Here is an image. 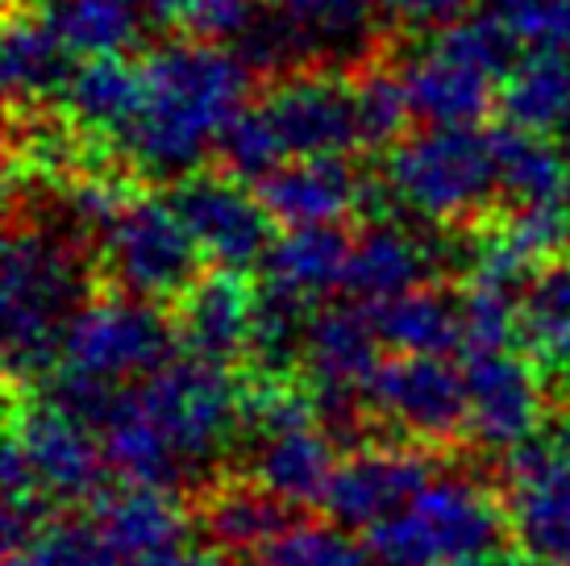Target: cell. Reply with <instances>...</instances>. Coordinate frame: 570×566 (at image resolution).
Segmentation results:
<instances>
[{
    "instance_id": "obj_15",
    "label": "cell",
    "mask_w": 570,
    "mask_h": 566,
    "mask_svg": "<svg viewBox=\"0 0 570 566\" xmlns=\"http://www.w3.org/2000/svg\"><path fill=\"white\" fill-rule=\"evenodd\" d=\"M254 309L258 292L246 275L208 271L171 304L175 347L184 350V359H200L229 371L234 362L250 359Z\"/></svg>"
},
{
    "instance_id": "obj_14",
    "label": "cell",
    "mask_w": 570,
    "mask_h": 566,
    "mask_svg": "<svg viewBox=\"0 0 570 566\" xmlns=\"http://www.w3.org/2000/svg\"><path fill=\"white\" fill-rule=\"evenodd\" d=\"M466 400H471V438L483 450L512 455L541 438V375L521 350H475L466 354Z\"/></svg>"
},
{
    "instance_id": "obj_12",
    "label": "cell",
    "mask_w": 570,
    "mask_h": 566,
    "mask_svg": "<svg viewBox=\"0 0 570 566\" xmlns=\"http://www.w3.org/2000/svg\"><path fill=\"white\" fill-rule=\"evenodd\" d=\"M171 205L213 271L246 275L267 263L275 221L250 184L225 172H191L171 188Z\"/></svg>"
},
{
    "instance_id": "obj_10",
    "label": "cell",
    "mask_w": 570,
    "mask_h": 566,
    "mask_svg": "<svg viewBox=\"0 0 570 566\" xmlns=\"http://www.w3.org/2000/svg\"><path fill=\"white\" fill-rule=\"evenodd\" d=\"M512 546L533 566H570V421L504 458Z\"/></svg>"
},
{
    "instance_id": "obj_24",
    "label": "cell",
    "mask_w": 570,
    "mask_h": 566,
    "mask_svg": "<svg viewBox=\"0 0 570 566\" xmlns=\"http://www.w3.org/2000/svg\"><path fill=\"white\" fill-rule=\"evenodd\" d=\"M375 333L387 350L416 354V359H445L450 350L466 347L462 330V296H454L442 283L412 287L404 296H392L383 304H366Z\"/></svg>"
},
{
    "instance_id": "obj_9",
    "label": "cell",
    "mask_w": 570,
    "mask_h": 566,
    "mask_svg": "<svg viewBox=\"0 0 570 566\" xmlns=\"http://www.w3.org/2000/svg\"><path fill=\"white\" fill-rule=\"evenodd\" d=\"M9 441L26 455L38 488L50 504H88L109 491L105 441L76 412L59 409L47 392H13L9 400Z\"/></svg>"
},
{
    "instance_id": "obj_17",
    "label": "cell",
    "mask_w": 570,
    "mask_h": 566,
    "mask_svg": "<svg viewBox=\"0 0 570 566\" xmlns=\"http://www.w3.org/2000/svg\"><path fill=\"white\" fill-rule=\"evenodd\" d=\"M67 55L47 0H4V96L9 117L42 113L67 88Z\"/></svg>"
},
{
    "instance_id": "obj_35",
    "label": "cell",
    "mask_w": 570,
    "mask_h": 566,
    "mask_svg": "<svg viewBox=\"0 0 570 566\" xmlns=\"http://www.w3.org/2000/svg\"><path fill=\"white\" fill-rule=\"evenodd\" d=\"M488 13L517 38V47L570 55V0H488Z\"/></svg>"
},
{
    "instance_id": "obj_28",
    "label": "cell",
    "mask_w": 570,
    "mask_h": 566,
    "mask_svg": "<svg viewBox=\"0 0 570 566\" xmlns=\"http://www.w3.org/2000/svg\"><path fill=\"white\" fill-rule=\"evenodd\" d=\"M500 117L546 142L570 134V55L529 50L500 84Z\"/></svg>"
},
{
    "instance_id": "obj_19",
    "label": "cell",
    "mask_w": 570,
    "mask_h": 566,
    "mask_svg": "<svg viewBox=\"0 0 570 566\" xmlns=\"http://www.w3.org/2000/svg\"><path fill=\"white\" fill-rule=\"evenodd\" d=\"M142 64H129L126 55L83 59L80 67H71L55 113L83 142H92L96 150H117L121 155V142L142 113Z\"/></svg>"
},
{
    "instance_id": "obj_39",
    "label": "cell",
    "mask_w": 570,
    "mask_h": 566,
    "mask_svg": "<svg viewBox=\"0 0 570 566\" xmlns=\"http://www.w3.org/2000/svg\"><path fill=\"white\" fill-rule=\"evenodd\" d=\"M567 208H570V192H567Z\"/></svg>"
},
{
    "instance_id": "obj_20",
    "label": "cell",
    "mask_w": 570,
    "mask_h": 566,
    "mask_svg": "<svg viewBox=\"0 0 570 566\" xmlns=\"http://www.w3.org/2000/svg\"><path fill=\"white\" fill-rule=\"evenodd\" d=\"M383 342L366 304H321L304 330V379L321 396H363L380 371Z\"/></svg>"
},
{
    "instance_id": "obj_32",
    "label": "cell",
    "mask_w": 570,
    "mask_h": 566,
    "mask_svg": "<svg viewBox=\"0 0 570 566\" xmlns=\"http://www.w3.org/2000/svg\"><path fill=\"white\" fill-rule=\"evenodd\" d=\"M250 566H380L366 541L337 520H296L287 534L246 558Z\"/></svg>"
},
{
    "instance_id": "obj_29",
    "label": "cell",
    "mask_w": 570,
    "mask_h": 566,
    "mask_svg": "<svg viewBox=\"0 0 570 566\" xmlns=\"http://www.w3.org/2000/svg\"><path fill=\"white\" fill-rule=\"evenodd\" d=\"M491 150H495L500 196H504L508 208L567 205L570 163L554 142L521 134V129L512 126H500L491 134Z\"/></svg>"
},
{
    "instance_id": "obj_13",
    "label": "cell",
    "mask_w": 570,
    "mask_h": 566,
    "mask_svg": "<svg viewBox=\"0 0 570 566\" xmlns=\"http://www.w3.org/2000/svg\"><path fill=\"white\" fill-rule=\"evenodd\" d=\"M438 479V455L409 441H358L333 471L325 513L346 529H380Z\"/></svg>"
},
{
    "instance_id": "obj_36",
    "label": "cell",
    "mask_w": 570,
    "mask_h": 566,
    "mask_svg": "<svg viewBox=\"0 0 570 566\" xmlns=\"http://www.w3.org/2000/svg\"><path fill=\"white\" fill-rule=\"evenodd\" d=\"M475 0H375L392 33H442L471 17Z\"/></svg>"
},
{
    "instance_id": "obj_4",
    "label": "cell",
    "mask_w": 570,
    "mask_h": 566,
    "mask_svg": "<svg viewBox=\"0 0 570 566\" xmlns=\"http://www.w3.org/2000/svg\"><path fill=\"white\" fill-rule=\"evenodd\" d=\"M383 184L392 205L445 230H479L500 208V175L491 134L479 129H421L387 150Z\"/></svg>"
},
{
    "instance_id": "obj_22",
    "label": "cell",
    "mask_w": 570,
    "mask_h": 566,
    "mask_svg": "<svg viewBox=\"0 0 570 566\" xmlns=\"http://www.w3.org/2000/svg\"><path fill=\"white\" fill-rule=\"evenodd\" d=\"M196 525H200V534L208 537V546L217 554L250 558L263 546H271L279 534H287L296 520H292V508L279 496H271L258 479L225 475V479H213L200 491Z\"/></svg>"
},
{
    "instance_id": "obj_2",
    "label": "cell",
    "mask_w": 570,
    "mask_h": 566,
    "mask_svg": "<svg viewBox=\"0 0 570 566\" xmlns=\"http://www.w3.org/2000/svg\"><path fill=\"white\" fill-rule=\"evenodd\" d=\"M96 263L67 234L17 221L4 234L0 258V325H4V371L13 392H30L59 367L63 333L88 304Z\"/></svg>"
},
{
    "instance_id": "obj_16",
    "label": "cell",
    "mask_w": 570,
    "mask_h": 566,
    "mask_svg": "<svg viewBox=\"0 0 570 566\" xmlns=\"http://www.w3.org/2000/svg\"><path fill=\"white\" fill-rule=\"evenodd\" d=\"M396 64L412 117L425 129H475L479 121H488L491 109H500L495 76L450 55L438 38L409 59H404V42H396Z\"/></svg>"
},
{
    "instance_id": "obj_34",
    "label": "cell",
    "mask_w": 570,
    "mask_h": 566,
    "mask_svg": "<svg viewBox=\"0 0 570 566\" xmlns=\"http://www.w3.org/2000/svg\"><path fill=\"white\" fill-rule=\"evenodd\" d=\"M217 158H222L217 172L234 175V179L250 184V188H258L267 175L287 167L284 146H279L275 129H271V121L263 117V109H258L254 100L234 117V126L225 129L222 146H217Z\"/></svg>"
},
{
    "instance_id": "obj_8",
    "label": "cell",
    "mask_w": 570,
    "mask_h": 566,
    "mask_svg": "<svg viewBox=\"0 0 570 566\" xmlns=\"http://www.w3.org/2000/svg\"><path fill=\"white\" fill-rule=\"evenodd\" d=\"M366 421L387 424L396 441L425 446L433 455H454L471 438L466 375L445 359L392 354L363 388Z\"/></svg>"
},
{
    "instance_id": "obj_18",
    "label": "cell",
    "mask_w": 570,
    "mask_h": 566,
    "mask_svg": "<svg viewBox=\"0 0 570 566\" xmlns=\"http://www.w3.org/2000/svg\"><path fill=\"white\" fill-rule=\"evenodd\" d=\"M366 179L346 158H296L258 184V201L284 230H317L342 225L350 213L363 217Z\"/></svg>"
},
{
    "instance_id": "obj_21",
    "label": "cell",
    "mask_w": 570,
    "mask_h": 566,
    "mask_svg": "<svg viewBox=\"0 0 570 566\" xmlns=\"http://www.w3.org/2000/svg\"><path fill=\"white\" fill-rule=\"evenodd\" d=\"M438 271H442V251L429 237L412 234L404 225L366 221V230L350 246L342 292H350L358 304H383L433 283Z\"/></svg>"
},
{
    "instance_id": "obj_30",
    "label": "cell",
    "mask_w": 570,
    "mask_h": 566,
    "mask_svg": "<svg viewBox=\"0 0 570 566\" xmlns=\"http://www.w3.org/2000/svg\"><path fill=\"white\" fill-rule=\"evenodd\" d=\"M279 17H287L301 30L304 47L313 50L317 64H330V50H350V67L380 47L383 33L371 38L366 21L375 0H275Z\"/></svg>"
},
{
    "instance_id": "obj_11",
    "label": "cell",
    "mask_w": 570,
    "mask_h": 566,
    "mask_svg": "<svg viewBox=\"0 0 570 566\" xmlns=\"http://www.w3.org/2000/svg\"><path fill=\"white\" fill-rule=\"evenodd\" d=\"M271 121L275 138L284 146L287 163L296 158H346L358 146L354 121V92H350L346 67L304 64L263 84L254 100Z\"/></svg>"
},
{
    "instance_id": "obj_37",
    "label": "cell",
    "mask_w": 570,
    "mask_h": 566,
    "mask_svg": "<svg viewBox=\"0 0 570 566\" xmlns=\"http://www.w3.org/2000/svg\"><path fill=\"white\" fill-rule=\"evenodd\" d=\"M200 9H205V0H146V17H150L159 30L179 33L184 42H191L196 21H200Z\"/></svg>"
},
{
    "instance_id": "obj_5",
    "label": "cell",
    "mask_w": 570,
    "mask_h": 566,
    "mask_svg": "<svg viewBox=\"0 0 570 566\" xmlns=\"http://www.w3.org/2000/svg\"><path fill=\"white\" fill-rule=\"evenodd\" d=\"M96 280L105 275L109 292L146 300V304H175L200 280L205 254L179 221L171 201L134 196L126 213L96 246Z\"/></svg>"
},
{
    "instance_id": "obj_26",
    "label": "cell",
    "mask_w": 570,
    "mask_h": 566,
    "mask_svg": "<svg viewBox=\"0 0 570 566\" xmlns=\"http://www.w3.org/2000/svg\"><path fill=\"white\" fill-rule=\"evenodd\" d=\"M521 354L538 367L541 383L570 396V254L538 271L521 304Z\"/></svg>"
},
{
    "instance_id": "obj_33",
    "label": "cell",
    "mask_w": 570,
    "mask_h": 566,
    "mask_svg": "<svg viewBox=\"0 0 570 566\" xmlns=\"http://www.w3.org/2000/svg\"><path fill=\"white\" fill-rule=\"evenodd\" d=\"M4 566H117V558L92 517H55L17 554H4Z\"/></svg>"
},
{
    "instance_id": "obj_23",
    "label": "cell",
    "mask_w": 570,
    "mask_h": 566,
    "mask_svg": "<svg viewBox=\"0 0 570 566\" xmlns=\"http://www.w3.org/2000/svg\"><path fill=\"white\" fill-rule=\"evenodd\" d=\"M88 513L100 537L109 541L117 566L188 546V508L175 491L126 484L121 491H105Z\"/></svg>"
},
{
    "instance_id": "obj_6",
    "label": "cell",
    "mask_w": 570,
    "mask_h": 566,
    "mask_svg": "<svg viewBox=\"0 0 570 566\" xmlns=\"http://www.w3.org/2000/svg\"><path fill=\"white\" fill-rule=\"evenodd\" d=\"M134 400L171 446L188 479L242 433V383L213 362L171 359L163 371L134 383Z\"/></svg>"
},
{
    "instance_id": "obj_3",
    "label": "cell",
    "mask_w": 570,
    "mask_h": 566,
    "mask_svg": "<svg viewBox=\"0 0 570 566\" xmlns=\"http://www.w3.org/2000/svg\"><path fill=\"white\" fill-rule=\"evenodd\" d=\"M366 546L380 566H495L512 550V525L500 488L450 471L371 529Z\"/></svg>"
},
{
    "instance_id": "obj_25",
    "label": "cell",
    "mask_w": 570,
    "mask_h": 566,
    "mask_svg": "<svg viewBox=\"0 0 570 566\" xmlns=\"http://www.w3.org/2000/svg\"><path fill=\"white\" fill-rule=\"evenodd\" d=\"M333 471H337L333 438L321 424H304L292 433L254 441V458L246 475L258 479L271 496H279L287 508H313V504H325Z\"/></svg>"
},
{
    "instance_id": "obj_1",
    "label": "cell",
    "mask_w": 570,
    "mask_h": 566,
    "mask_svg": "<svg viewBox=\"0 0 570 566\" xmlns=\"http://www.w3.org/2000/svg\"><path fill=\"white\" fill-rule=\"evenodd\" d=\"M142 113L121 158L146 179H184L217 155L225 129L250 105V64L213 42H167L142 59Z\"/></svg>"
},
{
    "instance_id": "obj_31",
    "label": "cell",
    "mask_w": 570,
    "mask_h": 566,
    "mask_svg": "<svg viewBox=\"0 0 570 566\" xmlns=\"http://www.w3.org/2000/svg\"><path fill=\"white\" fill-rule=\"evenodd\" d=\"M59 38L80 59L126 55L138 42V4L134 0H59L50 4Z\"/></svg>"
},
{
    "instance_id": "obj_38",
    "label": "cell",
    "mask_w": 570,
    "mask_h": 566,
    "mask_svg": "<svg viewBox=\"0 0 570 566\" xmlns=\"http://www.w3.org/2000/svg\"><path fill=\"white\" fill-rule=\"evenodd\" d=\"M121 566H222L217 554L196 550V546H175L167 554H155V558H138V563H121Z\"/></svg>"
},
{
    "instance_id": "obj_7",
    "label": "cell",
    "mask_w": 570,
    "mask_h": 566,
    "mask_svg": "<svg viewBox=\"0 0 570 566\" xmlns=\"http://www.w3.org/2000/svg\"><path fill=\"white\" fill-rule=\"evenodd\" d=\"M175 354L171 316L159 304L121 296V292H96L80 313L71 316L55 371L96 379L121 388L126 379H150Z\"/></svg>"
},
{
    "instance_id": "obj_27",
    "label": "cell",
    "mask_w": 570,
    "mask_h": 566,
    "mask_svg": "<svg viewBox=\"0 0 570 566\" xmlns=\"http://www.w3.org/2000/svg\"><path fill=\"white\" fill-rule=\"evenodd\" d=\"M354 237L342 225H317V230H284L271 246L263 275L267 287L296 296L304 304L330 296L346 283V263Z\"/></svg>"
}]
</instances>
